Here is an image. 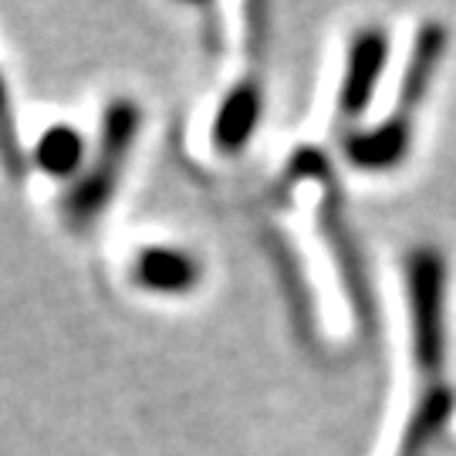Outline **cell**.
<instances>
[{"mask_svg": "<svg viewBox=\"0 0 456 456\" xmlns=\"http://www.w3.org/2000/svg\"><path fill=\"white\" fill-rule=\"evenodd\" d=\"M443 257L436 250H416L409 257V308H412V348L416 365L423 375V392H443V352H446V331H443Z\"/></svg>", "mask_w": 456, "mask_h": 456, "instance_id": "cell-1", "label": "cell"}, {"mask_svg": "<svg viewBox=\"0 0 456 456\" xmlns=\"http://www.w3.org/2000/svg\"><path fill=\"white\" fill-rule=\"evenodd\" d=\"M135 132H139V109L132 102H112L109 112H105V122H102V142H98L95 163L85 173V180L78 183V190H71L65 203L68 220L75 227L92 224L95 213L112 200L122 163H126L132 142H135Z\"/></svg>", "mask_w": 456, "mask_h": 456, "instance_id": "cell-2", "label": "cell"}, {"mask_svg": "<svg viewBox=\"0 0 456 456\" xmlns=\"http://www.w3.org/2000/svg\"><path fill=\"white\" fill-rule=\"evenodd\" d=\"M443 51H446V31H443V24H423V31L416 37V48H412V58H409L406 65L399 105L386 118V126H392V129L403 132V135H412V115H416V109L429 95V85H433V75L440 68Z\"/></svg>", "mask_w": 456, "mask_h": 456, "instance_id": "cell-3", "label": "cell"}, {"mask_svg": "<svg viewBox=\"0 0 456 456\" xmlns=\"http://www.w3.org/2000/svg\"><path fill=\"white\" fill-rule=\"evenodd\" d=\"M386 54H389L386 34L365 31L355 37L352 54H348V71H345L342 98H338V112H342L345 118L362 115L365 112V105L372 102L375 82H379V75H382V68H386Z\"/></svg>", "mask_w": 456, "mask_h": 456, "instance_id": "cell-4", "label": "cell"}, {"mask_svg": "<svg viewBox=\"0 0 456 456\" xmlns=\"http://www.w3.org/2000/svg\"><path fill=\"white\" fill-rule=\"evenodd\" d=\"M261 118V85L254 78H247L244 85H237L216 115V126H213V139L224 152H237L244 149V142L250 139V132Z\"/></svg>", "mask_w": 456, "mask_h": 456, "instance_id": "cell-5", "label": "cell"}, {"mask_svg": "<svg viewBox=\"0 0 456 456\" xmlns=\"http://www.w3.org/2000/svg\"><path fill=\"white\" fill-rule=\"evenodd\" d=\"M135 281L149 291H186L200 281V264L190 254L169 250V247H152L142 250L135 261Z\"/></svg>", "mask_w": 456, "mask_h": 456, "instance_id": "cell-6", "label": "cell"}, {"mask_svg": "<svg viewBox=\"0 0 456 456\" xmlns=\"http://www.w3.org/2000/svg\"><path fill=\"white\" fill-rule=\"evenodd\" d=\"M78 159H82V139H78V132L68 129V126L45 132V139L37 142V166L48 169V173L65 176V173H71L78 166Z\"/></svg>", "mask_w": 456, "mask_h": 456, "instance_id": "cell-7", "label": "cell"}, {"mask_svg": "<svg viewBox=\"0 0 456 456\" xmlns=\"http://www.w3.org/2000/svg\"><path fill=\"white\" fill-rule=\"evenodd\" d=\"M0 166L20 180L24 176V149H20V135L14 129V115H11V98H7V88H4V78H0Z\"/></svg>", "mask_w": 456, "mask_h": 456, "instance_id": "cell-8", "label": "cell"}]
</instances>
